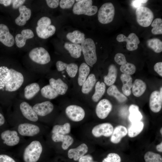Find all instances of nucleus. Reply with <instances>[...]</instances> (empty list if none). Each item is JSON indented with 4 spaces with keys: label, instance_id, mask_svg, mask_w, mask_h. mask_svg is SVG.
I'll return each instance as SVG.
<instances>
[{
    "label": "nucleus",
    "instance_id": "nucleus-1",
    "mask_svg": "<svg viewBox=\"0 0 162 162\" xmlns=\"http://www.w3.org/2000/svg\"><path fill=\"white\" fill-rule=\"evenodd\" d=\"M25 77L21 71L12 68L0 66V90L15 93L22 86Z\"/></svg>",
    "mask_w": 162,
    "mask_h": 162
},
{
    "label": "nucleus",
    "instance_id": "nucleus-2",
    "mask_svg": "<svg viewBox=\"0 0 162 162\" xmlns=\"http://www.w3.org/2000/svg\"><path fill=\"white\" fill-rule=\"evenodd\" d=\"M43 150V146L38 140L32 141L25 148L23 153L24 162H37L40 159Z\"/></svg>",
    "mask_w": 162,
    "mask_h": 162
},
{
    "label": "nucleus",
    "instance_id": "nucleus-3",
    "mask_svg": "<svg viewBox=\"0 0 162 162\" xmlns=\"http://www.w3.org/2000/svg\"><path fill=\"white\" fill-rule=\"evenodd\" d=\"M51 23L50 19L48 17L44 16L39 19L37 22L35 31L39 38L46 39L54 34L56 28Z\"/></svg>",
    "mask_w": 162,
    "mask_h": 162
},
{
    "label": "nucleus",
    "instance_id": "nucleus-4",
    "mask_svg": "<svg viewBox=\"0 0 162 162\" xmlns=\"http://www.w3.org/2000/svg\"><path fill=\"white\" fill-rule=\"evenodd\" d=\"M82 51L86 63L92 67L97 61L96 46L93 40L87 38L81 44Z\"/></svg>",
    "mask_w": 162,
    "mask_h": 162
},
{
    "label": "nucleus",
    "instance_id": "nucleus-5",
    "mask_svg": "<svg viewBox=\"0 0 162 162\" xmlns=\"http://www.w3.org/2000/svg\"><path fill=\"white\" fill-rule=\"evenodd\" d=\"M76 2L74 5L73 12L76 15L84 14L91 16L94 15L98 11V7L92 5V0H76Z\"/></svg>",
    "mask_w": 162,
    "mask_h": 162
},
{
    "label": "nucleus",
    "instance_id": "nucleus-6",
    "mask_svg": "<svg viewBox=\"0 0 162 162\" xmlns=\"http://www.w3.org/2000/svg\"><path fill=\"white\" fill-rule=\"evenodd\" d=\"M30 59L34 63L40 65L49 63L51 60L48 52L42 47H36L31 50L28 53Z\"/></svg>",
    "mask_w": 162,
    "mask_h": 162
},
{
    "label": "nucleus",
    "instance_id": "nucleus-7",
    "mask_svg": "<svg viewBox=\"0 0 162 162\" xmlns=\"http://www.w3.org/2000/svg\"><path fill=\"white\" fill-rule=\"evenodd\" d=\"M115 13L113 4L107 2L103 4L99 9L98 17V21L103 24L111 22L113 20Z\"/></svg>",
    "mask_w": 162,
    "mask_h": 162
},
{
    "label": "nucleus",
    "instance_id": "nucleus-8",
    "mask_svg": "<svg viewBox=\"0 0 162 162\" xmlns=\"http://www.w3.org/2000/svg\"><path fill=\"white\" fill-rule=\"evenodd\" d=\"M136 21L138 24L143 27H147L152 23L154 18L152 11L148 8L141 6L136 11Z\"/></svg>",
    "mask_w": 162,
    "mask_h": 162
},
{
    "label": "nucleus",
    "instance_id": "nucleus-9",
    "mask_svg": "<svg viewBox=\"0 0 162 162\" xmlns=\"http://www.w3.org/2000/svg\"><path fill=\"white\" fill-rule=\"evenodd\" d=\"M17 131L21 136L33 137L37 135L40 133V129L38 125L35 124L23 122L18 125Z\"/></svg>",
    "mask_w": 162,
    "mask_h": 162
},
{
    "label": "nucleus",
    "instance_id": "nucleus-10",
    "mask_svg": "<svg viewBox=\"0 0 162 162\" xmlns=\"http://www.w3.org/2000/svg\"><path fill=\"white\" fill-rule=\"evenodd\" d=\"M65 114L68 118L72 121L79 122L82 120L85 116V112L81 107L75 105L67 106L65 110Z\"/></svg>",
    "mask_w": 162,
    "mask_h": 162
},
{
    "label": "nucleus",
    "instance_id": "nucleus-11",
    "mask_svg": "<svg viewBox=\"0 0 162 162\" xmlns=\"http://www.w3.org/2000/svg\"><path fill=\"white\" fill-rule=\"evenodd\" d=\"M1 137L4 143L9 146H14L18 145L20 142V135L14 130H8L3 131Z\"/></svg>",
    "mask_w": 162,
    "mask_h": 162
},
{
    "label": "nucleus",
    "instance_id": "nucleus-12",
    "mask_svg": "<svg viewBox=\"0 0 162 162\" xmlns=\"http://www.w3.org/2000/svg\"><path fill=\"white\" fill-rule=\"evenodd\" d=\"M112 125L109 123H104L94 126L92 129V133L95 137L103 136L109 137L111 135L113 130Z\"/></svg>",
    "mask_w": 162,
    "mask_h": 162
},
{
    "label": "nucleus",
    "instance_id": "nucleus-13",
    "mask_svg": "<svg viewBox=\"0 0 162 162\" xmlns=\"http://www.w3.org/2000/svg\"><path fill=\"white\" fill-rule=\"evenodd\" d=\"M116 40L119 42L126 41L127 43L126 48L130 51L137 50L138 44L140 43L139 38L134 33L130 34L128 37L123 34H119L117 36Z\"/></svg>",
    "mask_w": 162,
    "mask_h": 162
},
{
    "label": "nucleus",
    "instance_id": "nucleus-14",
    "mask_svg": "<svg viewBox=\"0 0 162 162\" xmlns=\"http://www.w3.org/2000/svg\"><path fill=\"white\" fill-rule=\"evenodd\" d=\"M112 105L108 99H103L97 104L95 109V112L98 117L100 119L106 118L111 111Z\"/></svg>",
    "mask_w": 162,
    "mask_h": 162
},
{
    "label": "nucleus",
    "instance_id": "nucleus-15",
    "mask_svg": "<svg viewBox=\"0 0 162 162\" xmlns=\"http://www.w3.org/2000/svg\"><path fill=\"white\" fill-rule=\"evenodd\" d=\"M19 108L23 116L27 120L32 122H36L39 117L34 110L33 107L29 103L23 101L19 105Z\"/></svg>",
    "mask_w": 162,
    "mask_h": 162
},
{
    "label": "nucleus",
    "instance_id": "nucleus-16",
    "mask_svg": "<svg viewBox=\"0 0 162 162\" xmlns=\"http://www.w3.org/2000/svg\"><path fill=\"white\" fill-rule=\"evenodd\" d=\"M0 42L5 46H12L15 43V38L10 33L8 26L0 24Z\"/></svg>",
    "mask_w": 162,
    "mask_h": 162
},
{
    "label": "nucleus",
    "instance_id": "nucleus-17",
    "mask_svg": "<svg viewBox=\"0 0 162 162\" xmlns=\"http://www.w3.org/2000/svg\"><path fill=\"white\" fill-rule=\"evenodd\" d=\"M32 107L38 117H44L49 114L54 108L53 104L49 101L36 104Z\"/></svg>",
    "mask_w": 162,
    "mask_h": 162
},
{
    "label": "nucleus",
    "instance_id": "nucleus-18",
    "mask_svg": "<svg viewBox=\"0 0 162 162\" xmlns=\"http://www.w3.org/2000/svg\"><path fill=\"white\" fill-rule=\"evenodd\" d=\"M149 105L151 110L154 112H159L162 107V97L158 91L152 92L150 97Z\"/></svg>",
    "mask_w": 162,
    "mask_h": 162
},
{
    "label": "nucleus",
    "instance_id": "nucleus-19",
    "mask_svg": "<svg viewBox=\"0 0 162 162\" xmlns=\"http://www.w3.org/2000/svg\"><path fill=\"white\" fill-rule=\"evenodd\" d=\"M34 36V33L31 29H24L16 35L14 38L15 44L18 48H22L25 45L27 40L32 39Z\"/></svg>",
    "mask_w": 162,
    "mask_h": 162
},
{
    "label": "nucleus",
    "instance_id": "nucleus-20",
    "mask_svg": "<svg viewBox=\"0 0 162 162\" xmlns=\"http://www.w3.org/2000/svg\"><path fill=\"white\" fill-rule=\"evenodd\" d=\"M88 151V147L85 143H82L76 148H72L69 150L68 152V158L73 159L76 161L82 156L85 155Z\"/></svg>",
    "mask_w": 162,
    "mask_h": 162
},
{
    "label": "nucleus",
    "instance_id": "nucleus-21",
    "mask_svg": "<svg viewBox=\"0 0 162 162\" xmlns=\"http://www.w3.org/2000/svg\"><path fill=\"white\" fill-rule=\"evenodd\" d=\"M20 14L15 19L16 24L18 26H22L26 23L30 19L32 12L31 9L24 5H22L18 8Z\"/></svg>",
    "mask_w": 162,
    "mask_h": 162
},
{
    "label": "nucleus",
    "instance_id": "nucleus-22",
    "mask_svg": "<svg viewBox=\"0 0 162 162\" xmlns=\"http://www.w3.org/2000/svg\"><path fill=\"white\" fill-rule=\"evenodd\" d=\"M51 138L55 142H62L61 147L63 150H66L74 142L73 138L70 135L59 134H52Z\"/></svg>",
    "mask_w": 162,
    "mask_h": 162
},
{
    "label": "nucleus",
    "instance_id": "nucleus-23",
    "mask_svg": "<svg viewBox=\"0 0 162 162\" xmlns=\"http://www.w3.org/2000/svg\"><path fill=\"white\" fill-rule=\"evenodd\" d=\"M127 134L128 130L125 127L122 125H118L113 129L110 138V141L114 144H118Z\"/></svg>",
    "mask_w": 162,
    "mask_h": 162
},
{
    "label": "nucleus",
    "instance_id": "nucleus-24",
    "mask_svg": "<svg viewBox=\"0 0 162 162\" xmlns=\"http://www.w3.org/2000/svg\"><path fill=\"white\" fill-rule=\"evenodd\" d=\"M49 84L56 91L58 94L63 95L68 89V85L60 78L57 79L52 78L49 80Z\"/></svg>",
    "mask_w": 162,
    "mask_h": 162
},
{
    "label": "nucleus",
    "instance_id": "nucleus-25",
    "mask_svg": "<svg viewBox=\"0 0 162 162\" xmlns=\"http://www.w3.org/2000/svg\"><path fill=\"white\" fill-rule=\"evenodd\" d=\"M40 90L39 84L37 82H32L26 86L24 89V96L27 100L34 98Z\"/></svg>",
    "mask_w": 162,
    "mask_h": 162
},
{
    "label": "nucleus",
    "instance_id": "nucleus-26",
    "mask_svg": "<svg viewBox=\"0 0 162 162\" xmlns=\"http://www.w3.org/2000/svg\"><path fill=\"white\" fill-rule=\"evenodd\" d=\"M120 79L122 83V90L126 96H129L131 93V89L132 88V78L130 75L124 74H121Z\"/></svg>",
    "mask_w": 162,
    "mask_h": 162
},
{
    "label": "nucleus",
    "instance_id": "nucleus-27",
    "mask_svg": "<svg viewBox=\"0 0 162 162\" xmlns=\"http://www.w3.org/2000/svg\"><path fill=\"white\" fill-rule=\"evenodd\" d=\"M117 75V69L113 64H110L108 68V72L104 78V82L106 84L110 86L115 82Z\"/></svg>",
    "mask_w": 162,
    "mask_h": 162
},
{
    "label": "nucleus",
    "instance_id": "nucleus-28",
    "mask_svg": "<svg viewBox=\"0 0 162 162\" xmlns=\"http://www.w3.org/2000/svg\"><path fill=\"white\" fill-rule=\"evenodd\" d=\"M146 88V85L143 81L140 79H136L133 84V94L136 97H140L144 93Z\"/></svg>",
    "mask_w": 162,
    "mask_h": 162
},
{
    "label": "nucleus",
    "instance_id": "nucleus-29",
    "mask_svg": "<svg viewBox=\"0 0 162 162\" xmlns=\"http://www.w3.org/2000/svg\"><path fill=\"white\" fill-rule=\"evenodd\" d=\"M64 47L68 51L72 57L77 58L80 56L82 49L80 45L66 42L64 44Z\"/></svg>",
    "mask_w": 162,
    "mask_h": 162
},
{
    "label": "nucleus",
    "instance_id": "nucleus-30",
    "mask_svg": "<svg viewBox=\"0 0 162 162\" xmlns=\"http://www.w3.org/2000/svg\"><path fill=\"white\" fill-rule=\"evenodd\" d=\"M144 124L141 121L132 123L128 130L129 137H134L140 134L144 128Z\"/></svg>",
    "mask_w": 162,
    "mask_h": 162
},
{
    "label": "nucleus",
    "instance_id": "nucleus-31",
    "mask_svg": "<svg viewBox=\"0 0 162 162\" xmlns=\"http://www.w3.org/2000/svg\"><path fill=\"white\" fill-rule=\"evenodd\" d=\"M90 68L85 63H82L79 69L78 83L80 86H82L86 80L90 73Z\"/></svg>",
    "mask_w": 162,
    "mask_h": 162
},
{
    "label": "nucleus",
    "instance_id": "nucleus-32",
    "mask_svg": "<svg viewBox=\"0 0 162 162\" xmlns=\"http://www.w3.org/2000/svg\"><path fill=\"white\" fill-rule=\"evenodd\" d=\"M129 111L130 113L129 118L131 123L141 121L142 116L138 106L133 104L131 105L129 107Z\"/></svg>",
    "mask_w": 162,
    "mask_h": 162
},
{
    "label": "nucleus",
    "instance_id": "nucleus-33",
    "mask_svg": "<svg viewBox=\"0 0 162 162\" xmlns=\"http://www.w3.org/2000/svg\"><path fill=\"white\" fill-rule=\"evenodd\" d=\"M85 34L78 30L74 31L68 33L66 35L67 38L73 44H81L85 40Z\"/></svg>",
    "mask_w": 162,
    "mask_h": 162
},
{
    "label": "nucleus",
    "instance_id": "nucleus-34",
    "mask_svg": "<svg viewBox=\"0 0 162 162\" xmlns=\"http://www.w3.org/2000/svg\"><path fill=\"white\" fill-rule=\"evenodd\" d=\"M96 80L94 74H90L82 86V92L84 94L89 93L95 84Z\"/></svg>",
    "mask_w": 162,
    "mask_h": 162
},
{
    "label": "nucleus",
    "instance_id": "nucleus-35",
    "mask_svg": "<svg viewBox=\"0 0 162 162\" xmlns=\"http://www.w3.org/2000/svg\"><path fill=\"white\" fill-rule=\"evenodd\" d=\"M107 93L109 96H113L120 103L125 102L127 98L123 94L120 92L116 86L112 85L107 89Z\"/></svg>",
    "mask_w": 162,
    "mask_h": 162
},
{
    "label": "nucleus",
    "instance_id": "nucleus-36",
    "mask_svg": "<svg viewBox=\"0 0 162 162\" xmlns=\"http://www.w3.org/2000/svg\"><path fill=\"white\" fill-rule=\"evenodd\" d=\"M95 92L92 96V100L95 102H98L104 94L106 90V85L103 82L98 81L95 87Z\"/></svg>",
    "mask_w": 162,
    "mask_h": 162
},
{
    "label": "nucleus",
    "instance_id": "nucleus-37",
    "mask_svg": "<svg viewBox=\"0 0 162 162\" xmlns=\"http://www.w3.org/2000/svg\"><path fill=\"white\" fill-rule=\"evenodd\" d=\"M40 91L43 97L49 99H54L59 95L56 90L50 84L44 86L41 89Z\"/></svg>",
    "mask_w": 162,
    "mask_h": 162
},
{
    "label": "nucleus",
    "instance_id": "nucleus-38",
    "mask_svg": "<svg viewBox=\"0 0 162 162\" xmlns=\"http://www.w3.org/2000/svg\"><path fill=\"white\" fill-rule=\"evenodd\" d=\"M71 130V125L69 123L66 122L62 125L56 124L52 127V134H59L66 135L69 134Z\"/></svg>",
    "mask_w": 162,
    "mask_h": 162
},
{
    "label": "nucleus",
    "instance_id": "nucleus-39",
    "mask_svg": "<svg viewBox=\"0 0 162 162\" xmlns=\"http://www.w3.org/2000/svg\"><path fill=\"white\" fill-rule=\"evenodd\" d=\"M146 44L149 48L156 53H159L162 51V42L158 38H154L148 39Z\"/></svg>",
    "mask_w": 162,
    "mask_h": 162
},
{
    "label": "nucleus",
    "instance_id": "nucleus-40",
    "mask_svg": "<svg viewBox=\"0 0 162 162\" xmlns=\"http://www.w3.org/2000/svg\"><path fill=\"white\" fill-rule=\"evenodd\" d=\"M145 162H162L161 156L152 151H148L144 154Z\"/></svg>",
    "mask_w": 162,
    "mask_h": 162
},
{
    "label": "nucleus",
    "instance_id": "nucleus-41",
    "mask_svg": "<svg viewBox=\"0 0 162 162\" xmlns=\"http://www.w3.org/2000/svg\"><path fill=\"white\" fill-rule=\"evenodd\" d=\"M25 0H0V4L5 7L11 6L14 9H17L23 5L25 2Z\"/></svg>",
    "mask_w": 162,
    "mask_h": 162
},
{
    "label": "nucleus",
    "instance_id": "nucleus-42",
    "mask_svg": "<svg viewBox=\"0 0 162 162\" xmlns=\"http://www.w3.org/2000/svg\"><path fill=\"white\" fill-rule=\"evenodd\" d=\"M153 28L151 30L152 33L154 35L162 34V20L161 18L155 19L151 23Z\"/></svg>",
    "mask_w": 162,
    "mask_h": 162
},
{
    "label": "nucleus",
    "instance_id": "nucleus-43",
    "mask_svg": "<svg viewBox=\"0 0 162 162\" xmlns=\"http://www.w3.org/2000/svg\"><path fill=\"white\" fill-rule=\"evenodd\" d=\"M120 70L123 74L130 75L134 74L135 72L136 68L134 64L127 62L121 65Z\"/></svg>",
    "mask_w": 162,
    "mask_h": 162
},
{
    "label": "nucleus",
    "instance_id": "nucleus-44",
    "mask_svg": "<svg viewBox=\"0 0 162 162\" xmlns=\"http://www.w3.org/2000/svg\"><path fill=\"white\" fill-rule=\"evenodd\" d=\"M78 69V66L76 64L71 63L68 64H66L65 70L69 76L73 78L76 76Z\"/></svg>",
    "mask_w": 162,
    "mask_h": 162
},
{
    "label": "nucleus",
    "instance_id": "nucleus-45",
    "mask_svg": "<svg viewBox=\"0 0 162 162\" xmlns=\"http://www.w3.org/2000/svg\"><path fill=\"white\" fill-rule=\"evenodd\" d=\"M121 157L118 154L111 153L107 154L102 162H121Z\"/></svg>",
    "mask_w": 162,
    "mask_h": 162
},
{
    "label": "nucleus",
    "instance_id": "nucleus-46",
    "mask_svg": "<svg viewBox=\"0 0 162 162\" xmlns=\"http://www.w3.org/2000/svg\"><path fill=\"white\" fill-rule=\"evenodd\" d=\"M75 1L74 0H61L59 2V6L62 9H69L72 7Z\"/></svg>",
    "mask_w": 162,
    "mask_h": 162
},
{
    "label": "nucleus",
    "instance_id": "nucleus-47",
    "mask_svg": "<svg viewBox=\"0 0 162 162\" xmlns=\"http://www.w3.org/2000/svg\"><path fill=\"white\" fill-rule=\"evenodd\" d=\"M114 60L117 64L121 65L127 62L124 55L121 53H117L115 56Z\"/></svg>",
    "mask_w": 162,
    "mask_h": 162
},
{
    "label": "nucleus",
    "instance_id": "nucleus-48",
    "mask_svg": "<svg viewBox=\"0 0 162 162\" xmlns=\"http://www.w3.org/2000/svg\"><path fill=\"white\" fill-rule=\"evenodd\" d=\"M46 2L49 7L52 8H55L58 7L60 1L59 0H46Z\"/></svg>",
    "mask_w": 162,
    "mask_h": 162
},
{
    "label": "nucleus",
    "instance_id": "nucleus-49",
    "mask_svg": "<svg viewBox=\"0 0 162 162\" xmlns=\"http://www.w3.org/2000/svg\"><path fill=\"white\" fill-rule=\"evenodd\" d=\"M0 162H16L15 160L10 156L5 154L0 155Z\"/></svg>",
    "mask_w": 162,
    "mask_h": 162
},
{
    "label": "nucleus",
    "instance_id": "nucleus-50",
    "mask_svg": "<svg viewBox=\"0 0 162 162\" xmlns=\"http://www.w3.org/2000/svg\"><path fill=\"white\" fill-rule=\"evenodd\" d=\"M148 0H134L132 1L131 5L135 8H138L142 6V4L146 3Z\"/></svg>",
    "mask_w": 162,
    "mask_h": 162
},
{
    "label": "nucleus",
    "instance_id": "nucleus-51",
    "mask_svg": "<svg viewBox=\"0 0 162 162\" xmlns=\"http://www.w3.org/2000/svg\"><path fill=\"white\" fill-rule=\"evenodd\" d=\"M154 69L160 76H162V62H159L156 63L154 66Z\"/></svg>",
    "mask_w": 162,
    "mask_h": 162
},
{
    "label": "nucleus",
    "instance_id": "nucleus-52",
    "mask_svg": "<svg viewBox=\"0 0 162 162\" xmlns=\"http://www.w3.org/2000/svg\"><path fill=\"white\" fill-rule=\"evenodd\" d=\"M93 158L89 154L85 155L81 157L78 160V162H92Z\"/></svg>",
    "mask_w": 162,
    "mask_h": 162
},
{
    "label": "nucleus",
    "instance_id": "nucleus-53",
    "mask_svg": "<svg viewBox=\"0 0 162 162\" xmlns=\"http://www.w3.org/2000/svg\"><path fill=\"white\" fill-rule=\"evenodd\" d=\"M66 64L61 61H57L56 63V66L57 70L61 71L65 70Z\"/></svg>",
    "mask_w": 162,
    "mask_h": 162
},
{
    "label": "nucleus",
    "instance_id": "nucleus-54",
    "mask_svg": "<svg viewBox=\"0 0 162 162\" xmlns=\"http://www.w3.org/2000/svg\"><path fill=\"white\" fill-rule=\"evenodd\" d=\"M5 122V119L4 116L0 112V126L4 124Z\"/></svg>",
    "mask_w": 162,
    "mask_h": 162
},
{
    "label": "nucleus",
    "instance_id": "nucleus-55",
    "mask_svg": "<svg viewBox=\"0 0 162 162\" xmlns=\"http://www.w3.org/2000/svg\"><path fill=\"white\" fill-rule=\"evenodd\" d=\"M156 149L157 150L160 152H162V142H161L159 144L156 146Z\"/></svg>",
    "mask_w": 162,
    "mask_h": 162
},
{
    "label": "nucleus",
    "instance_id": "nucleus-56",
    "mask_svg": "<svg viewBox=\"0 0 162 162\" xmlns=\"http://www.w3.org/2000/svg\"><path fill=\"white\" fill-rule=\"evenodd\" d=\"M160 134L162 135V128H161L160 129Z\"/></svg>",
    "mask_w": 162,
    "mask_h": 162
},
{
    "label": "nucleus",
    "instance_id": "nucleus-57",
    "mask_svg": "<svg viewBox=\"0 0 162 162\" xmlns=\"http://www.w3.org/2000/svg\"><path fill=\"white\" fill-rule=\"evenodd\" d=\"M92 162H98L96 161H94V160H93Z\"/></svg>",
    "mask_w": 162,
    "mask_h": 162
}]
</instances>
